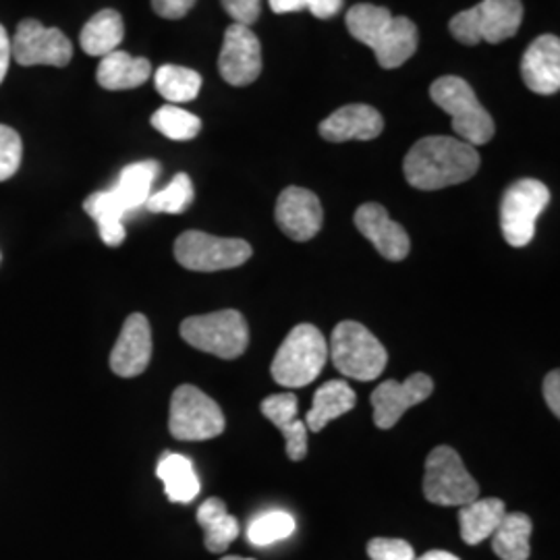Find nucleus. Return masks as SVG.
<instances>
[{"instance_id": "obj_1", "label": "nucleus", "mask_w": 560, "mask_h": 560, "mask_svg": "<svg viewBox=\"0 0 560 560\" xmlns=\"http://www.w3.org/2000/svg\"><path fill=\"white\" fill-rule=\"evenodd\" d=\"M480 168V154L459 138L430 136L418 141L405 156V179L421 191H439L471 179Z\"/></svg>"}, {"instance_id": "obj_2", "label": "nucleus", "mask_w": 560, "mask_h": 560, "mask_svg": "<svg viewBox=\"0 0 560 560\" xmlns=\"http://www.w3.org/2000/svg\"><path fill=\"white\" fill-rule=\"evenodd\" d=\"M161 175L156 161L133 162L120 171L119 180L113 189L96 191L83 201V210L98 224L101 240L108 247H119L125 241L122 219L145 206L152 196L154 180Z\"/></svg>"}, {"instance_id": "obj_3", "label": "nucleus", "mask_w": 560, "mask_h": 560, "mask_svg": "<svg viewBox=\"0 0 560 560\" xmlns=\"http://www.w3.org/2000/svg\"><path fill=\"white\" fill-rule=\"evenodd\" d=\"M347 30L374 50L382 69H397L418 50V25L407 18H393L384 7L368 2L351 7Z\"/></svg>"}, {"instance_id": "obj_4", "label": "nucleus", "mask_w": 560, "mask_h": 560, "mask_svg": "<svg viewBox=\"0 0 560 560\" xmlns=\"http://www.w3.org/2000/svg\"><path fill=\"white\" fill-rule=\"evenodd\" d=\"M328 361V342L312 324L295 326L272 360L270 372L280 386L301 388L316 381Z\"/></svg>"}, {"instance_id": "obj_5", "label": "nucleus", "mask_w": 560, "mask_h": 560, "mask_svg": "<svg viewBox=\"0 0 560 560\" xmlns=\"http://www.w3.org/2000/svg\"><path fill=\"white\" fill-rule=\"evenodd\" d=\"M430 98L453 120V131L469 145H483L494 138L497 125L481 106L474 88L460 78L446 75L434 81Z\"/></svg>"}, {"instance_id": "obj_6", "label": "nucleus", "mask_w": 560, "mask_h": 560, "mask_svg": "<svg viewBox=\"0 0 560 560\" xmlns=\"http://www.w3.org/2000/svg\"><path fill=\"white\" fill-rule=\"evenodd\" d=\"M328 355L342 376L353 381L370 382L381 378L388 353L360 322L345 320L332 330Z\"/></svg>"}, {"instance_id": "obj_7", "label": "nucleus", "mask_w": 560, "mask_h": 560, "mask_svg": "<svg viewBox=\"0 0 560 560\" xmlns=\"http://www.w3.org/2000/svg\"><path fill=\"white\" fill-rule=\"evenodd\" d=\"M521 21V0H481L480 4L455 15L448 30L453 38L465 46H476L480 42L501 44L520 32Z\"/></svg>"}, {"instance_id": "obj_8", "label": "nucleus", "mask_w": 560, "mask_h": 560, "mask_svg": "<svg viewBox=\"0 0 560 560\" xmlns=\"http://www.w3.org/2000/svg\"><path fill=\"white\" fill-rule=\"evenodd\" d=\"M180 337L203 353L237 360L249 345V328L237 310H221L187 318L180 324Z\"/></svg>"}, {"instance_id": "obj_9", "label": "nucleus", "mask_w": 560, "mask_h": 560, "mask_svg": "<svg viewBox=\"0 0 560 560\" xmlns=\"http://www.w3.org/2000/svg\"><path fill=\"white\" fill-rule=\"evenodd\" d=\"M423 494L432 504L465 506L478 501L480 486L465 469L459 453L451 446H436L425 460Z\"/></svg>"}, {"instance_id": "obj_10", "label": "nucleus", "mask_w": 560, "mask_h": 560, "mask_svg": "<svg viewBox=\"0 0 560 560\" xmlns=\"http://www.w3.org/2000/svg\"><path fill=\"white\" fill-rule=\"evenodd\" d=\"M168 430L177 441H212L224 432V416L219 402L200 388L180 384L171 399Z\"/></svg>"}, {"instance_id": "obj_11", "label": "nucleus", "mask_w": 560, "mask_h": 560, "mask_svg": "<svg viewBox=\"0 0 560 560\" xmlns=\"http://www.w3.org/2000/svg\"><path fill=\"white\" fill-rule=\"evenodd\" d=\"M550 201L548 187L536 179L515 180L502 196L501 231L511 247H525L536 235V222Z\"/></svg>"}, {"instance_id": "obj_12", "label": "nucleus", "mask_w": 560, "mask_h": 560, "mask_svg": "<svg viewBox=\"0 0 560 560\" xmlns=\"http://www.w3.org/2000/svg\"><path fill=\"white\" fill-rule=\"evenodd\" d=\"M254 249L247 241L224 240L201 231H185L175 241V258L194 272L231 270L252 258Z\"/></svg>"}, {"instance_id": "obj_13", "label": "nucleus", "mask_w": 560, "mask_h": 560, "mask_svg": "<svg viewBox=\"0 0 560 560\" xmlns=\"http://www.w3.org/2000/svg\"><path fill=\"white\" fill-rule=\"evenodd\" d=\"M11 57L21 67H67L73 59V44L59 27H46L38 20H25L21 21L11 40Z\"/></svg>"}, {"instance_id": "obj_14", "label": "nucleus", "mask_w": 560, "mask_h": 560, "mask_svg": "<svg viewBox=\"0 0 560 560\" xmlns=\"http://www.w3.org/2000/svg\"><path fill=\"white\" fill-rule=\"evenodd\" d=\"M219 71L229 85L243 88L260 78L261 44L252 27L233 23L224 32Z\"/></svg>"}, {"instance_id": "obj_15", "label": "nucleus", "mask_w": 560, "mask_h": 560, "mask_svg": "<svg viewBox=\"0 0 560 560\" xmlns=\"http://www.w3.org/2000/svg\"><path fill=\"white\" fill-rule=\"evenodd\" d=\"M434 390V382L425 374H413L405 382L386 381L372 393L374 423L381 430L397 425L402 413L428 399Z\"/></svg>"}, {"instance_id": "obj_16", "label": "nucleus", "mask_w": 560, "mask_h": 560, "mask_svg": "<svg viewBox=\"0 0 560 560\" xmlns=\"http://www.w3.org/2000/svg\"><path fill=\"white\" fill-rule=\"evenodd\" d=\"M277 222L289 240H314L324 222L318 196L303 187H287L277 201Z\"/></svg>"}, {"instance_id": "obj_17", "label": "nucleus", "mask_w": 560, "mask_h": 560, "mask_svg": "<svg viewBox=\"0 0 560 560\" xmlns=\"http://www.w3.org/2000/svg\"><path fill=\"white\" fill-rule=\"evenodd\" d=\"M152 360V330L143 314H131L110 353V370L120 378H136Z\"/></svg>"}, {"instance_id": "obj_18", "label": "nucleus", "mask_w": 560, "mask_h": 560, "mask_svg": "<svg viewBox=\"0 0 560 560\" xmlns=\"http://www.w3.org/2000/svg\"><path fill=\"white\" fill-rule=\"evenodd\" d=\"M355 226L361 235L374 243L382 258L390 261L405 260L411 249V241L399 222L393 221L381 203H363L355 212Z\"/></svg>"}, {"instance_id": "obj_19", "label": "nucleus", "mask_w": 560, "mask_h": 560, "mask_svg": "<svg viewBox=\"0 0 560 560\" xmlns=\"http://www.w3.org/2000/svg\"><path fill=\"white\" fill-rule=\"evenodd\" d=\"M521 78L540 96H552L560 90V40L552 34L529 44L521 59Z\"/></svg>"}, {"instance_id": "obj_20", "label": "nucleus", "mask_w": 560, "mask_h": 560, "mask_svg": "<svg viewBox=\"0 0 560 560\" xmlns=\"http://www.w3.org/2000/svg\"><path fill=\"white\" fill-rule=\"evenodd\" d=\"M384 129L381 113L370 104H349L335 110L318 127L322 138L326 141H370L376 140Z\"/></svg>"}, {"instance_id": "obj_21", "label": "nucleus", "mask_w": 560, "mask_h": 560, "mask_svg": "<svg viewBox=\"0 0 560 560\" xmlns=\"http://www.w3.org/2000/svg\"><path fill=\"white\" fill-rule=\"evenodd\" d=\"M261 413L266 420L272 421L282 432L289 459H305L307 425H305V421L298 420V397L293 393L266 397L261 400Z\"/></svg>"}, {"instance_id": "obj_22", "label": "nucleus", "mask_w": 560, "mask_h": 560, "mask_svg": "<svg viewBox=\"0 0 560 560\" xmlns=\"http://www.w3.org/2000/svg\"><path fill=\"white\" fill-rule=\"evenodd\" d=\"M152 75V65L143 57H131L125 50H115L102 57L96 80L104 90L120 92L140 88Z\"/></svg>"}, {"instance_id": "obj_23", "label": "nucleus", "mask_w": 560, "mask_h": 560, "mask_svg": "<svg viewBox=\"0 0 560 560\" xmlns=\"http://www.w3.org/2000/svg\"><path fill=\"white\" fill-rule=\"evenodd\" d=\"M358 402V395L353 388L342 381H330L322 384L314 395V402L310 413L305 416L307 432H320L328 421L337 420L351 411Z\"/></svg>"}, {"instance_id": "obj_24", "label": "nucleus", "mask_w": 560, "mask_h": 560, "mask_svg": "<svg viewBox=\"0 0 560 560\" xmlns=\"http://www.w3.org/2000/svg\"><path fill=\"white\" fill-rule=\"evenodd\" d=\"M122 38H125L122 18L113 9H104L83 25L80 44L85 55L102 59V57L119 50Z\"/></svg>"}, {"instance_id": "obj_25", "label": "nucleus", "mask_w": 560, "mask_h": 560, "mask_svg": "<svg viewBox=\"0 0 560 560\" xmlns=\"http://www.w3.org/2000/svg\"><path fill=\"white\" fill-rule=\"evenodd\" d=\"M506 515L504 502L499 499H483L460 506V538L469 546H476L486 538H492L497 527Z\"/></svg>"}, {"instance_id": "obj_26", "label": "nucleus", "mask_w": 560, "mask_h": 560, "mask_svg": "<svg viewBox=\"0 0 560 560\" xmlns=\"http://www.w3.org/2000/svg\"><path fill=\"white\" fill-rule=\"evenodd\" d=\"M156 476L164 483V492L171 502L187 504L200 494V480L194 463L183 455L166 453L156 467Z\"/></svg>"}, {"instance_id": "obj_27", "label": "nucleus", "mask_w": 560, "mask_h": 560, "mask_svg": "<svg viewBox=\"0 0 560 560\" xmlns=\"http://www.w3.org/2000/svg\"><path fill=\"white\" fill-rule=\"evenodd\" d=\"M198 523L206 532V548L214 555L224 552L240 536V523L229 515L221 499H208L198 509Z\"/></svg>"}, {"instance_id": "obj_28", "label": "nucleus", "mask_w": 560, "mask_h": 560, "mask_svg": "<svg viewBox=\"0 0 560 560\" xmlns=\"http://www.w3.org/2000/svg\"><path fill=\"white\" fill-rule=\"evenodd\" d=\"M532 532L534 525L525 513H506L497 532L492 534V548L497 557L502 560L529 559Z\"/></svg>"}, {"instance_id": "obj_29", "label": "nucleus", "mask_w": 560, "mask_h": 560, "mask_svg": "<svg viewBox=\"0 0 560 560\" xmlns=\"http://www.w3.org/2000/svg\"><path fill=\"white\" fill-rule=\"evenodd\" d=\"M154 83L162 98H166L171 104H180L198 98L201 75L198 71L179 65H162L154 75Z\"/></svg>"}, {"instance_id": "obj_30", "label": "nucleus", "mask_w": 560, "mask_h": 560, "mask_svg": "<svg viewBox=\"0 0 560 560\" xmlns=\"http://www.w3.org/2000/svg\"><path fill=\"white\" fill-rule=\"evenodd\" d=\"M152 127L161 131L164 138L173 141L194 140L201 131L200 117L194 113H187L175 104H166L152 115Z\"/></svg>"}, {"instance_id": "obj_31", "label": "nucleus", "mask_w": 560, "mask_h": 560, "mask_svg": "<svg viewBox=\"0 0 560 560\" xmlns=\"http://www.w3.org/2000/svg\"><path fill=\"white\" fill-rule=\"evenodd\" d=\"M191 201H194V183L187 173H179L162 191H156L148 198L145 208L156 214H180L191 206Z\"/></svg>"}, {"instance_id": "obj_32", "label": "nucleus", "mask_w": 560, "mask_h": 560, "mask_svg": "<svg viewBox=\"0 0 560 560\" xmlns=\"http://www.w3.org/2000/svg\"><path fill=\"white\" fill-rule=\"evenodd\" d=\"M295 532V520L289 513L272 511L264 513L258 520L249 523L247 540L254 546H270L275 541L284 540Z\"/></svg>"}, {"instance_id": "obj_33", "label": "nucleus", "mask_w": 560, "mask_h": 560, "mask_svg": "<svg viewBox=\"0 0 560 560\" xmlns=\"http://www.w3.org/2000/svg\"><path fill=\"white\" fill-rule=\"evenodd\" d=\"M23 143L20 133L7 125H0V183L9 180L20 171Z\"/></svg>"}, {"instance_id": "obj_34", "label": "nucleus", "mask_w": 560, "mask_h": 560, "mask_svg": "<svg viewBox=\"0 0 560 560\" xmlns=\"http://www.w3.org/2000/svg\"><path fill=\"white\" fill-rule=\"evenodd\" d=\"M368 557L372 560H416V552L409 541L374 538L368 544Z\"/></svg>"}, {"instance_id": "obj_35", "label": "nucleus", "mask_w": 560, "mask_h": 560, "mask_svg": "<svg viewBox=\"0 0 560 560\" xmlns=\"http://www.w3.org/2000/svg\"><path fill=\"white\" fill-rule=\"evenodd\" d=\"M221 2L224 11L240 25L252 27L256 21L260 20V0H221Z\"/></svg>"}, {"instance_id": "obj_36", "label": "nucleus", "mask_w": 560, "mask_h": 560, "mask_svg": "<svg viewBox=\"0 0 560 560\" xmlns=\"http://www.w3.org/2000/svg\"><path fill=\"white\" fill-rule=\"evenodd\" d=\"M198 0H152V9L162 20H183Z\"/></svg>"}, {"instance_id": "obj_37", "label": "nucleus", "mask_w": 560, "mask_h": 560, "mask_svg": "<svg viewBox=\"0 0 560 560\" xmlns=\"http://www.w3.org/2000/svg\"><path fill=\"white\" fill-rule=\"evenodd\" d=\"M544 399L548 402L550 411L559 418L560 416V374L559 370H552L544 381Z\"/></svg>"}, {"instance_id": "obj_38", "label": "nucleus", "mask_w": 560, "mask_h": 560, "mask_svg": "<svg viewBox=\"0 0 560 560\" xmlns=\"http://www.w3.org/2000/svg\"><path fill=\"white\" fill-rule=\"evenodd\" d=\"M305 9L318 20H330L342 9V0H305Z\"/></svg>"}, {"instance_id": "obj_39", "label": "nucleus", "mask_w": 560, "mask_h": 560, "mask_svg": "<svg viewBox=\"0 0 560 560\" xmlns=\"http://www.w3.org/2000/svg\"><path fill=\"white\" fill-rule=\"evenodd\" d=\"M11 59H13L11 57V38L7 34V30L0 25V83L7 78Z\"/></svg>"}, {"instance_id": "obj_40", "label": "nucleus", "mask_w": 560, "mask_h": 560, "mask_svg": "<svg viewBox=\"0 0 560 560\" xmlns=\"http://www.w3.org/2000/svg\"><path fill=\"white\" fill-rule=\"evenodd\" d=\"M270 9L277 15H287V13H298L305 9V0H270Z\"/></svg>"}, {"instance_id": "obj_41", "label": "nucleus", "mask_w": 560, "mask_h": 560, "mask_svg": "<svg viewBox=\"0 0 560 560\" xmlns=\"http://www.w3.org/2000/svg\"><path fill=\"white\" fill-rule=\"evenodd\" d=\"M416 560H460L459 557H455V555H451V552H444V550H430V552H425L423 557Z\"/></svg>"}, {"instance_id": "obj_42", "label": "nucleus", "mask_w": 560, "mask_h": 560, "mask_svg": "<svg viewBox=\"0 0 560 560\" xmlns=\"http://www.w3.org/2000/svg\"><path fill=\"white\" fill-rule=\"evenodd\" d=\"M221 560H254V559H241V557H224Z\"/></svg>"}]
</instances>
